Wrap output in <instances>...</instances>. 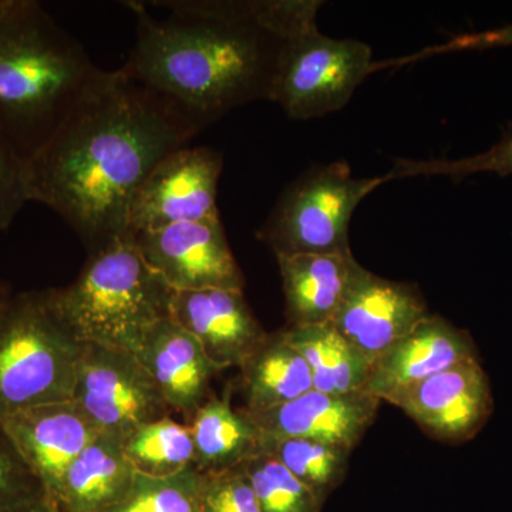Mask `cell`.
Returning <instances> with one entry per match:
<instances>
[{
  "mask_svg": "<svg viewBox=\"0 0 512 512\" xmlns=\"http://www.w3.org/2000/svg\"><path fill=\"white\" fill-rule=\"evenodd\" d=\"M170 318L200 342L220 370L241 366L268 336L237 289L174 292Z\"/></svg>",
  "mask_w": 512,
  "mask_h": 512,
  "instance_id": "13",
  "label": "cell"
},
{
  "mask_svg": "<svg viewBox=\"0 0 512 512\" xmlns=\"http://www.w3.org/2000/svg\"><path fill=\"white\" fill-rule=\"evenodd\" d=\"M224 156L210 147L178 148L151 171L128 210V235L183 222L221 220L217 207Z\"/></svg>",
  "mask_w": 512,
  "mask_h": 512,
  "instance_id": "9",
  "label": "cell"
},
{
  "mask_svg": "<svg viewBox=\"0 0 512 512\" xmlns=\"http://www.w3.org/2000/svg\"><path fill=\"white\" fill-rule=\"evenodd\" d=\"M136 476L123 440L100 433L67 468L50 503L59 512H109L130 491Z\"/></svg>",
  "mask_w": 512,
  "mask_h": 512,
  "instance_id": "18",
  "label": "cell"
},
{
  "mask_svg": "<svg viewBox=\"0 0 512 512\" xmlns=\"http://www.w3.org/2000/svg\"><path fill=\"white\" fill-rule=\"evenodd\" d=\"M245 412L261 414L298 399L313 389L308 363L281 330L268 333L238 367Z\"/></svg>",
  "mask_w": 512,
  "mask_h": 512,
  "instance_id": "21",
  "label": "cell"
},
{
  "mask_svg": "<svg viewBox=\"0 0 512 512\" xmlns=\"http://www.w3.org/2000/svg\"><path fill=\"white\" fill-rule=\"evenodd\" d=\"M126 2L136 42L121 69L160 97L198 133L229 111L269 100L288 40L262 28L256 0Z\"/></svg>",
  "mask_w": 512,
  "mask_h": 512,
  "instance_id": "2",
  "label": "cell"
},
{
  "mask_svg": "<svg viewBox=\"0 0 512 512\" xmlns=\"http://www.w3.org/2000/svg\"><path fill=\"white\" fill-rule=\"evenodd\" d=\"M6 288H8V286L3 285L2 282H0V295H2L3 291H5Z\"/></svg>",
  "mask_w": 512,
  "mask_h": 512,
  "instance_id": "33",
  "label": "cell"
},
{
  "mask_svg": "<svg viewBox=\"0 0 512 512\" xmlns=\"http://www.w3.org/2000/svg\"><path fill=\"white\" fill-rule=\"evenodd\" d=\"M147 262L175 292L245 285L221 220L183 222L133 235Z\"/></svg>",
  "mask_w": 512,
  "mask_h": 512,
  "instance_id": "11",
  "label": "cell"
},
{
  "mask_svg": "<svg viewBox=\"0 0 512 512\" xmlns=\"http://www.w3.org/2000/svg\"><path fill=\"white\" fill-rule=\"evenodd\" d=\"M493 173L500 177L512 175V134L484 153L457 160L417 161L399 158L386 174L387 181L410 177H447L461 180L473 174Z\"/></svg>",
  "mask_w": 512,
  "mask_h": 512,
  "instance_id": "27",
  "label": "cell"
},
{
  "mask_svg": "<svg viewBox=\"0 0 512 512\" xmlns=\"http://www.w3.org/2000/svg\"><path fill=\"white\" fill-rule=\"evenodd\" d=\"M200 512H261L244 468L202 474Z\"/></svg>",
  "mask_w": 512,
  "mask_h": 512,
  "instance_id": "30",
  "label": "cell"
},
{
  "mask_svg": "<svg viewBox=\"0 0 512 512\" xmlns=\"http://www.w3.org/2000/svg\"><path fill=\"white\" fill-rule=\"evenodd\" d=\"M503 47H512V23L501 26V28L484 30V32L464 33V35L453 37L443 45L427 47V49L420 50L412 56L377 63L376 69L380 70L390 66L419 62V60L426 59V57L447 55V53L485 52V50L503 49Z\"/></svg>",
  "mask_w": 512,
  "mask_h": 512,
  "instance_id": "31",
  "label": "cell"
},
{
  "mask_svg": "<svg viewBox=\"0 0 512 512\" xmlns=\"http://www.w3.org/2000/svg\"><path fill=\"white\" fill-rule=\"evenodd\" d=\"M127 460L138 474L171 477L194 467L190 426L167 417L131 431L123 440Z\"/></svg>",
  "mask_w": 512,
  "mask_h": 512,
  "instance_id": "23",
  "label": "cell"
},
{
  "mask_svg": "<svg viewBox=\"0 0 512 512\" xmlns=\"http://www.w3.org/2000/svg\"><path fill=\"white\" fill-rule=\"evenodd\" d=\"M84 343L50 289L0 295V424L43 404L72 400Z\"/></svg>",
  "mask_w": 512,
  "mask_h": 512,
  "instance_id": "5",
  "label": "cell"
},
{
  "mask_svg": "<svg viewBox=\"0 0 512 512\" xmlns=\"http://www.w3.org/2000/svg\"><path fill=\"white\" fill-rule=\"evenodd\" d=\"M134 355L157 384L171 413L185 424L211 397V383L221 372L204 352L200 342L173 319L160 320Z\"/></svg>",
  "mask_w": 512,
  "mask_h": 512,
  "instance_id": "16",
  "label": "cell"
},
{
  "mask_svg": "<svg viewBox=\"0 0 512 512\" xmlns=\"http://www.w3.org/2000/svg\"><path fill=\"white\" fill-rule=\"evenodd\" d=\"M387 178H357L346 161L316 165L286 185L256 237L279 255H352L349 225Z\"/></svg>",
  "mask_w": 512,
  "mask_h": 512,
  "instance_id": "6",
  "label": "cell"
},
{
  "mask_svg": "<svg viewBox=\"0 0 512 512\" xmlns=\"http://www.w3.org/2000/svg\"><path fill=\"white\" fill-rule=\"evenodd\" d=\"M389 403L431 439L447 444L473 440L494 412L490 379L478 359L458 363L414 384Z\"/></svg>",
  "mask_w": 512,
  "mask_h": 512,
  "instance_id": "12",
  "label": "cell"
},
{
  "mask_svg": "<svg viewBox=\"0 0 512 512\" xmlns=\"http://www.w3.org/2000/svg\"><path fill=\"white\" fill-rule=\"evenodd\" d=\"M72 402L100 433L121 440L173 414L134 353L97 345L83 346Z\"/></svg>",
  "mask_w": 512,
  "mask_h": 512,
  "instance_id": "8",
  "label": "cell"
},
{
  "mask_svg": "<svg viewBox=\"0 0 512 512\" xmlns=\"http://www.w3.org/2000/svg\"><path fill=\"white\" fill-rule=\"evenodd\" d=\"M281 332L308 363L313 390L345 394L366 389L373 363L357 352L330 323L286 326Z\"/></svg>",
  "mask_w": 512,
  "mask_h": 512,
  "instance_id": "22",
  "label": "cell"
},
{
  "mask_svg": "<svg viewBox=\"0 0 512 512\" xmlns=\"http://www.w3.org/2000/svg\"><path fill=\"white\" fill-rule=\"evenodd\" d=\"M372 73L375 62L367 43L311 29L282 47L269 101L293 120L319 119L342 110Z\"/></svg>",
  "mask_w": 512,
  "mask_h": 512,
  "instance_id": "7",
  "label": "cell"
},
{
  "mask_svg": "<svg viewBox=\"0 0 512 512\" xmlns=\"http://www.w3.org/2000/svg\"><path fill=\"white\" fill-rule=\"evenodd\" d=\"M202 474L190 467L171 477L138 474L109 512H200Z\"/></svg>",
  "mask_w": 512,
  "mask_h": 512,
  "instance_id": "26",
  "label": "cell"
},
{
  "mask_svg": "<svg viewBox=\"0 0 512 512\" xmlns=\"http://www.w3.org/2000/svg\"><path fill=\"white\" fill-rule=\"evenodd\" d=\"M261 512H320L323 501L274 456L265 451L244 466Z\"/></svg>",
  "mask_w": 512,
  "mask_h": 512,
  "instance_id": "25",
  "label": "cell"
},
{
  "mask_svg": "<svg viewBox=\"0 0 512 512\" xmlns=\"http://www.w3.org/2000/svg\"><path fill=\"white\" fill-rule=\"evenodd\" d=\"M429 315L416 286L382 278L355 259L330 325L373 363Z\"/></svg>",
  "mask_w": 512,
  "mask_h": 512,
  "instance_id": "10",
  "label": "cell"
},
{
  "mask_svg": "<svg viewBox=\"0 0 512 512\" xmlns=\"http://www.w3.org/2000/svg\"><path fill=\"white\" fill-rule=\"evenodd\" d=\"M2 426L42 481L49 501L70 464L100 434L72 400L26 410Z\"/></svg>",
  "mask_w": 512,
  "mask_h": 512,
  "instance_id": "17",
  "label": "cell"
},
{
  "mask_svg": "<svg viewBox=\"0 0 512 512\" xmlns=\"http://www.w3.org/2000/svg\"><path fill=\"white\" fill-rule=\"evenodd\" d=\"M174 292L130 235L90 252L72 285L50 289L57 312L80 342L131 353L148 330L170 318Z\"/></svg>",
  "mask_w": 512,
  "mask_h": 512,
  "instance_id": "4",
  "label": "cell"
},
{
  "mask_svg": "<svg viewBox=\"0 0 512 512\" xmlns=\"http://www.w3.org/2000/svg\"><path fill=\"white\" fill-rule=\"evenodd\" d=\"M188 426L194 440V467L204 476L242 467L266 451L258 423L244 409H235L229 394L211 396Z\"/></svg>",
  "mask_w": 512,
  "mask_h": 512,
  "instance_id": "20",
  "label": "cell"
},
{
  "mask_svg": "<svg viewBox=\"0 0 512 512\" xmlns=\"http://www.w3.org/2000/svg\"><path fill=\"white\" fill-rule=\"evenodd\" d=\"M47 500L46 490L0 424V511Z\"/></svg>",
  "mask_w": 512,
  "mask_h": 512,
  "instance_id": "28",
  "label": "cell"
},
{
  "mask_svg": "<svg viewBox=\"0 0 512 512\" xmlns=\"http://www.w3.org/2000/svg\"><path fill=\"white\" fill-rule=\"evenodd\" d=\"M288 326L328 325L348 285L352 255H279Z\"/></svg>",
  "mask_w": 512,
  "mask_h": 512,
  "instance_id": "19",
  "label": "cell"
},
{
  "mask_svg": "<svg viewBox=\"0 0 512 512\" xmlns=\"http://www.w3.org/2000/svg\"><path fill=\"white\" fill-rule=\"evenodd\" d=\"M29 160L0 126V231L15 222L30 201Z\"/></svg>",
  "mask_w": 512,
  "mask_h": 512,
  "instance_id": "29",
  "label": "cell"
},
{
  "mask_svg": "<svg viewBox=\"0 0 512 512\" xmlns=\"http://www.w3.org/2000/svg\"><path fill=\"white\" fill-rule=\"evenodd\" d=\"M382 400L365 392L329 394L311 390L292 402L251 414L266 444L311 439L355 450L379 412Z\"/></svg>",
  "mask_w": 512,
  "mask_h": 512,
  "instance_id": "15",
  "label": "cell"
},
{
  "mask_svg": "<svg viewBox=\"0 0 512 512\" xmlns=\"http://www.w3.org/2000/svg\"><path fill=\"white\" fill-rule=\"evenodd\" d=\"M0 512H59V510L49 500H42Z\"/></svg>",
  "mask_w": 512,
  "mask_h": 512,
  "instance_id": "32",
  "label": "cell"
},
{
  "mask_svg": "<svg viewBox=\"0 0 512 512\" xmlns=\"http://www.w3.org/2000/svg\"><path fill=\"white\" fill-rule=\"evenodd\" d=\"M471 359H478V353L470 333L430 313L377 357L365 390L389 403L414 384Z\"/></svg>",
  "mask_w": 512,
  "mask_h": 512,
  "instance_id": "14",
  "label": "cell"
},
{
  "mask_svg": "<svg viewBox=\"0 0 512 512\" xmlns=\"http://www.w3.org/2000/svg\"><path fill=\"white\" fill-rule=\"evenodd\" d=\"M197 134L123 69L99 70L59 130L30 158V201L60 215L90 254L128 237L138 188Z\"/></svg>",
  "mask_w": 512,
  "mask_h": 512,
  "instance_id": "1",
  "label": "cell"
},
{
  "mask_svg": "<svg viewBox=\"0 0 512 512\" xmlns=\"http://www.w3.org/2000/svg\"><path fill=\"white\" fill-rule=\"evenodd\" d=\"M35 0H0V126L23 157L46 146L99 73Z\"/></svg>",
  "mask_w": 512,
  "mask_h": 512,
  "instance_id": "3",
  "label": "cell"
},
{
  "mask_svg": "<svg viewBox=\"0 0 512 512\" xmlns=\"http://www.w3.org/2000/svg\"><path fill=\"white\" fill-rule=\"evenodd\" d=\"M266 451L325 503L345 480L353 450L319 440L285 439L266 444Z\"/></svg>",
  "mask_w": 512,
  "mask_h": 512,
  "instance_id": "24",
  "label": "cell"
}]
</instances>
